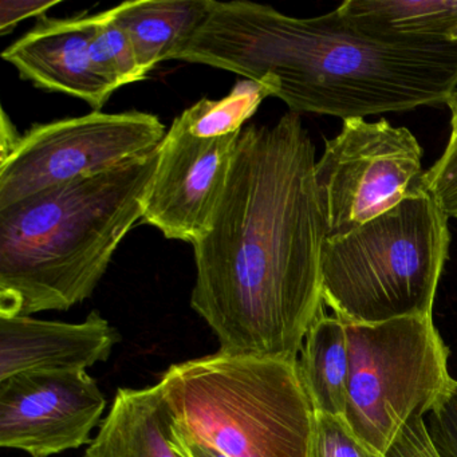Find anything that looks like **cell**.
<instances>
[{
  "mask_svg": "<svg viewBox=\"0 0 457 457\" xmlns=\"http://www.w3.org/2000/svg\"><path fill=\"white\" fill-rule=\"evenodd\" d=\"M298 113L243 129L210 231L195 243L191 307L227 354L298 361L322 317L326 224Z\"/></svg>",
  "mask_w": 457,
  "mask_h": 457,
  "instance_id": "1",
  "label": "cell"
},
{
  "mask_svg": "<svg viewBox=\"0 0 457 457\" xmlns=\"http://www.w3.org/2000/svg\"><path fill=\"white\" fill-rule=\"evenodd\" d=\"M266 82L294 113L365 119L449 105L457 44L395 36L336 9L294 18L251 2H215L170 57Z\"/></svg>",
  "mask_w": 457,
  "mask_h": 457,
  "instance_id": "2",
  "label": "cell"
},
{
  "mask_svg": "<svg viewBox=\"0 0 457 457\" xmlns=\"http://www.w3.org/2000/svg\"><path fill=\"white\" fill-rule=\"evenodd\" d=\"M159 149L0 210V315L63 312L92 295L144 218Z\"/></svg>",
  "mask_w": 457,
  "mask_h": 457,
  "instance_id": "3",
  "label": "cell"
},
{
  "mask_svg": "<svg viewBox=\"0 0 457 457\" xmlns=\"http://www.w3.org/2000/svg\"><path fill=\"white\" fill-rule=\"evenodd\" d=\"M175 427L228 457H309L314 409L298 361L216 354L170 366L159 382Z\"/></svg>",
  "mask_w": 457,
  "mask_h": 457,
  "instance_id": "4",
  "label": "cell"
},
{
  "mask_svg": "<svg viewBox=\"0 0 457 457\" xmlns=\"http://www.w3.org/2000/svg\"><path fill=\"white\" fill-rule=\"evenodd\" d=\"M448 216L421 187L350 234L326 239L322 296L344 322L432 317L448 259Z\"/></svg>",
  "mask_w": 457,
  "mask_h": 457,
  "instance_id": "5",
  "label": "cell"
},
{
  "mask_svg": "<svg viewBox=\"0 0 457 457\" xmlns=\"http://www.w3.org/2000/svg\"><path fill=\"white\" fill-rule=\"evenodd\" d=\"M349 346L345 421L355 436L386 453L403 425L427 414L448 392L449 352L432 317L345 322Z\"/></svg>",
  "mask_w": 457,
  "mask_h": 457,
  "instance_id": "6",
  "label": "cell"
},
{
  "mask_svg": "<svg viewBox=\"0 0 457 457\" xmlns=\"http://www.w3.org/2000/svg\"><path fill=\"white\" fill-rule=\"evenodd\" d=\"M167 130L145 112H92L34 125L0 162V210L77 179L108 172L157 151Z\"/></svg>",
  "mask_w": 457,
  "mask_h": 457,
  "instance_id": "7",
  "label": "cell"
},
{
  "mask_svg": "<svg viewBox=\"0 0 457 457\" xmlns=\"http://www.w3.org/2000/svg\"><path fill=\"white\" fill-rule=\"evenodd\" d=\"M422 148L386 120H345L315 164L326 239L341 237L400 204L422 176Z\"/></svg>",
  "mask_w": 457,
  "mask_h": 457,
  "instance_id": "8",
  "label": "cell"
},
{
  "mask_svg": "<svg viewBox=\"0 0 457 457\" xmlns=\"http://www.w3.org/2000/svg\"><path fill=\"white\" fill-rule=\"evenodd\" d=\"M105 408L87 370L15 374L0 381V446L33 457L81 448Z\"/></svg>",
  "mask_w": 457,
  "mask_h": 457,
  "instance_id": "9",
  "label": "cell"
},
{
  "mask_svg": "<svg viewBox=\"0 0 457 457\" xmlns=\"http://www.w3.org/2000/svg\"><path fill=\"white\" fill-rule=\"evenodd\" d=\"M242 132L200 137L175 119L159 148L143 220L167 239L199 242L210 231Z\"/></svg>",
  "mask_w": 457,
  "mask_h": 457,
  "instance_id": "10",
  "label": "cell"
},
{
  "mask_svg": "<svg viewBox=\"0 0 457 457\" xmlns=\"http://www.w3.org/2000/svg\"><path fill=\"white\" fill-rule=\"evenodd\" d=\"M92 23L93 17L45 18L7 47L2 58L37 87L65 93L100 112L116 89L93 63Z\"/></svg>",
  "mask_w": 457,
  "mask_h": 457,
  "instance_id": "11",
  "label": "cell"
},
{
  "mask_svg": "<svg viewBox=\"0 0 457 457\" xmlns=\"http://www.w3.org/2000/svg\"><path fill=\"white\" fill-rule=\"evenodd\" d=\"M120 334L97 310L81 323L0 315V381L21 373L87 370L106 362Z\"/></svg>",
  "mask_w": 457,
  "mask_h": 457,
  "instance_id": "12",
  "label": "cell"
},
{
  "mask_svg": "<svg viewBox=\"0 0 457 457\" xmlns=\"http://www.w3.org/2000/svg\"><path fill=\"white\" fill-rule=\"evenodd\" d=\"M84 457H186L173 441V416L159 384L117 390Z\"/></svg>",
  "mask_w": 457,
  "mask_h": 457,
  "instance_id": "13",
  "label": "cell"
},
{
  "mask_svg": "<svg viewBox=\"0 0 457 457\" xmlns=\"http://www.w3.org/2000/svg\"><path fill=\"white\" fill-rule=\"evenodd\" d=\"M212 0H137L112 10L132 42L144 77L183 46L205 22Z\"/></svg>",
  "mask_w": 457,
  "mask_h": 457,
  "instance_id": "14",
  "label": "cell"
},
{
  "mask_svg": "<svg viewBox=\"0 0 457 457\" xmlns=\"http://www.w3.org/2000/svg\"><path fill=\"white\" fill-rule=\"evenodd\" d=\"M298 370L314 413L345 419L349 346L344 320L322 315L312 326L304 338Z\"/></svg>",
  "mask_w": 457,
  "mask_h": 457,
  "instance_id": "15",
  "label": "cell"
},
{
  "mask_svg": "<svg viewBox=\"0 0 457 457\" xmlns=\"http://www.w3.org/2000/svg\"><path fill=\"white\" fill-rule=\"evenodd\" d=\"M339 9L377 30L457 44V0H347Z\"/></svg>",
  "mask_w": 457,
  "mask_h": 457,
  "instance_id": "16",
  "label": "cell"
},
{
  "mask_svg": "<svg viewBox=\"0 0 457 457\" xmlns=\"http://www.w3.org/2000/svg\"><path fill=\"white\" fill-rule=\"evenodd\" d=\"M270 96H274V92L266 82L243 79L235 85L227 97L218 101L203 98L176 120L192 135L200 137L234 135L245 129L243 127L247 120Z\"/></svg>",
  "mask_w": 457,
  "mask_h": 457,
  "instance_id": "17",
  "label": "cell"
},
{
  "mask_svg": "<svg viewBox=\"0 0 457 457\" xmlns=\"http://www.w3.org/2000/svg\"><path fill=\"white\" fill-rule=\"evenodd\" d=\"M90 54L98 73L116 90L145 79L132 42L114 20L112 10L93 15Z\"/></svg>",
  "mask_w": 457,
  "mask_h": 457,
  "instance_id": "18",
  "label": "cell"
},
{
  "mask_svg": "<svg viewBox=\"0 0 457 457\" xmlns=\"http://www.w3.org/2000/svg\"><path fill=\"white\" fill-rule=\"evenodd\" d=\"M309 457H385L357 437L341 417L315 413Z\"/></svg>",
  "mask_w": 457,
  "mask_h": 457,
  "instance_id": "19",
  "label": "cell"
},
{
  "mask_svg": "<svg viewBox=\"0 0 457 457\" xmlns=\"http://www.w3.org/2000/svg\"><path fill=\"white\" fill-rule=\"evenodd\" d=\"M420 187L436 200L449 219H457V138H449L440 159L422 173Z\"/></svg>",
  "mask_w": 457,
  "mask_h": 457,
  "instance_id": "20",
  "label": "cell"
},
{
  "mask_svg": "<svg viewBox=\"0 0 457 457\" xmlns=\"http://www.w3.org/2000/svg\"><path fill=\"white\" fill-rule=\"evenodd\" d=\"M385 457H441L425 424V413H417L403 425Z\"/></svg>",
  "mask_w": 457,
  "mask_h": 457,
  "instance_id": "21",
  "label": "cell"
},
{
  "mask_svg": "<svg viewBox=\"0 0 457 457\" xmlns=\"http://www.w3.org/2000/svg\"><path fill=\"white\" fill-rule=\"evenodd\" d=\"M61 0H2L0 2V34L6 36L18 23L28 18L44 15Z\"/></svg>",
  "mask_w": 457,
  "mask_h": 457,
  "instance_id": "22",
  "label": "cell"
},
{
  "mask_svg": "<svg viewBox=\"0 0 457 457\" xmlns=\"http://www.w3.org/2000/svg\"><path fill=\"white\" fill-rule=\"evenodd\" d=\"M173 441L176 449L186 457H228L204 441L191 437L179 430L173 421Z\"/></svg>",
  "mask_w": 457,
  "mask_h": 457,
  "instance_id": "23",
  "label": "cell"
},
{
  "mask_svg": "<svg viewBox=\"0 0 457 457\" xmlns=\"http://www.w3.org/2000/svg\"><path fill=\"white\" fill-rule=\"evenodd\" d=\"M22 136L18 133L17 128L7 116L6 112L2 111V129H0V162H4L12 154Z\"/></svg>",
  "mask_w": 457,
  "mask_h": 457,
  "instance_id": "24",
  "label": "cell"
},
{
  "mask_svg": "<svg viewBox=\"0 0 457 457\" xmlns=\"http://www.w3.org/2000/svg\"><path fill=\"white\" fill-rule=\"evenodd\" d=\"M448 108L451 109V138L456 140L457 138V93L449 103Z\"/></svg>",
  "mask_w": 457,
  "mask_h": 457,
  "instance_id": "25",
  "label": "cell"
}]
</instances>
